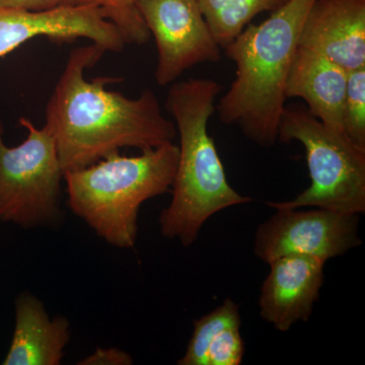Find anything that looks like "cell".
I'll list each match as a JSON object with an SVG mask.
<instances>
[{
    "label": "cell",
    "instance_id": "5bb4252c",
    "mask_svg": "<svg viewBox=\"0 0 365 365\" xmlns=\"http://www.w3.org/2000/svg\"><path fill=\"white\" fill-rule=\"evenodd\" d=\"M217 44L225 48L259 14L275 11L287 0H196Z\"/></svg>",
    "mask_w": 365,
    "mask_h": 365
},
{
    "label": "cell",
    "instance_id": "4fadbf2b",
    "mask_svg": "<svg viewBox=\"0 0 365 365\" xmlns=\"http://www.w3.org/2000/svg\"><path fill=\"white\" fill-rule=\"evenodd\" d=\"M16 324L4 365H59L71 340V324L50 318L37 297L23 292L14 302Z\"/></svg>",
    "mask_w": 365,
    "mask_h": 365
},
{
    "label": "cell",
    "instance_id": "8992f818",
    "mask_svg": "<svg viewBox=\"0 0 365 365\" xmlns=\"http://www.w3.org/2000/svg\"><path fill=\"white\" fill-rule=\"evenodd\" d=\"M28 137L16 148L4 143L0 119V222L21 228L52 227L63 217L60 205L63 169L47 127L21 118Z\"/></svg>",
    "mask_w": 365,
    "mask_h": 365
},
{
    "label": "cell",
    "instance_id": "52a82bcc",
    "mask_svg": "<svg viewBox=\"0 0 365 365\" xmlns=\"http://www.w3.org/2000/svg\"><path fill=\"white\" fill-rule=\"evenodd\" d=\"M359 215L329 209H276L259 225L254 253L269 263L289 254L309 255L326 262L343 256L361 245Z\"/></svg>",
    "mask_w": 365,
    "mask_h": 365
},
{
    "label": "cell",
    "instance_id": "30bf717a",
    "mask_svg": "<svg viewBox=\"0 0 365 365\" xmlns=\"http://www.w3.org/2000/svg\"><path fill=\"white\" fill-rule=\"evenodd\" d=\"M270 270L261 287L259 307L264 321L280 332L311 318L324 284L326 261L289 254L269 262Z\"/></svg>",
    "mask_w": 365,
    "mask_h": 365
},
{
    "label": "cell",
    "instance_id": "ffe728a7",
    "mask_svg": "<svg viewBox=\"0 0 365 365\" xmlns=\"http://www.w3.org/2000/svg\"><path fill=\"white\" fill-rule=\"evenodd\" d=\"M132 364H133V359L131 355L117 348H109V349L98 348L93 354L88 355L86 359L78 362V364L83 365H130Z\"/></svg>",
    "mask_w": 365,
    "mask_h": 365
},
{
    "label": "cell",
    "instance_id": "ac0fdd59",
    "mask_svg": "<svg viewBox=\"0 0 365 365\" xmlns=\"http://www.w3.org/2000/svg\"><path fill=\"white\" fill-rule=\"evenodd\" d=\"M245 355L241 324L228 326L209 345L204 365H240Z\"/></svg>",
    "mask_w": 365,
    "mask_h": 365
},
{
    "label": "cell",
    "instance_id": "7a4b0ae2",
    "mask_svg": "<svg viewBox=\"0 0 365 365\" xmlns=\"http://www.w3.org/2000/svg\"><path fill=\"white\" fill-rule=\"evenodd\" d=\"M222 86L209 78H188L170 86L165 109L180 135L179 160L170 205L160 213L163 237L190 247L201 228L220 211L251 202L227 181L208 122Z\"/></svg>",
    "mask_w": 365,
    "mask_h": 365
},
{
    "label": "cell",
    "instance_id": "e0dca14e",
    "mask_svg": "<svg viewBox=\"0 0 365 365\" xmlns=\"http://www.w3.org/2000/svg\"><path fill=\"white\" fill-rule=\"evenodd\" d=\"M343 127L353 143L365 148V66L348 72Z\"/></svg>",
    "mask_w": 365,
    "mask_h": 365
},
{
    "label": "cell",
    "instance_id": "5b68a950",
    "mask_svg": "<svg viewBox=\"0 0 365 365\" xmlns=\"http://www.w3.org/2000/svg\"><path fill=\"white\" fill-rule=\"evenodd\" d=\"M278 140L302 144L311 185L292 200L266 202L269 207L365 212V148L353 143L343 132L322 123L300 104L285 105Z\"/></svg>",
    "mask_w": 365,
    "mask_h": 365
},
{
    "label": "cell",
    "instance_id": "ba28073f",
    "mask_svg": "<svg viewBox=\"0 0 365 365\" xmlns=\"http://www.w3.org/2000/svg\"><path fill=\"white\" fill-rule=\"evenodd\" d=\"M136 6L155 37V81L165 86L199 63L220 61L222 49L209 30L196 0H136Z\"/></svg>",
    "mask_w": 365,
    "mask_h": 365
},
{
    "label": "cell",
    "instance_id": "277c9868",
    "mask_svg": "<svg viewBox=\"0 0 365 365\" xmlns=\"http://www.w3.org/2000/svg\"><path fill=\"white\" fill-rule=\"evenodd\" d=\"M179 160L173 143L143 150L137 157L119 151L64 173L72 212L112 246L131 249L138 232V212L145 201L172 188Z\"/></svg>",
    "mask_w": 365,
    "mask_h": 365
},
{
    "label": "cell",
    "instance_id": "6da1fadb",
    "mask_svg": "<svg viewBox=\"0 0 365 365\" xmlns=\"http://www.w3.org/2000/svg\"><path fill=\"white\" fill-rule=\"evenodd\" d=\"M105 52L95 43L72 50L46 107L45 126L54 137L64 173L88 167L120 148L143 151L176 138V124L163 116L153 91L129 98L105 88L121 78L86 81V69Z\"/></svg>",
    "mask_w": 365,
    "mask_h": 365
},
{
    "label": "cell",
    "instance_id": "2e32d148",
    "mask_svg": "<svg viewBox=\"0 0 365 365\" xmlns=\"http://www.w3.org/2000/svg\"><path fill=\"white\" fill-rule=\"evenodd\" d=\"M83 4L97 6L106 20L121 33L126 44L144 45L151 35L136 6V0H85Z\"/></svg>",
    "mask_w": 365,
    "mask_h": 365
},
{
    "label": "cell",
    "instance_id": "7c38bea8",
    "mask_svg": "<svg viewBox=\"0 0 365 365\" xmlns=\"http://www.w3.org/2000/svg\"><path fill=\"white\" fill-rule=\"evenodd\" d=\"M348 72L323 55L297 48L288 71L287 98L304 100L309 112L322 123L344 132V109Z\"/></svg>",
    "mask_w": 365,
    "mask_h": 365
},
{
    "label": "cell",
    "instance_id": "9c48e42d",
    "mask_svg": "<svg viewBox=\"0 0 365 365\" xmlns=\"http://www.w3.org/2000/svg\"><path fill=\"white\" fill-rule=\"evenodd\" d=\"M36 37L59 43L86 38L111 52L123 51L126 45L117 26L97 6L26 11L0 6V57Z\"/></svg>",
    "mask_w": 365,
    "mask_h": 365
},
{
    "label": "cell",
    "instance_id": "d6986e66",
    "mask_svg": "<svg viewBox=\"0 0 365 365\" xmlns=\"http://www.w3.org/2000/svg\"><path fill=\"white\" fill-rule=\"evenodd\" d=\"M85 0H0V6L26 11H48L58 7L81 6Z\"/></svg>",
    "mask_w": 365,
    "mask_h": 365
},
{
    "label": "cell",
    "instance_id": "9a60e30c",
    "mask_svg": "<svg viewBox=\"0 0 365 365\" xmlns=\"http://www.w3.org/2000/svg\"><path fill=\"white\" fill-rule=\"evenodd\" d=\"M242 324L241 314L234 300L227 299L210 313L194 322L186 353L178 360L179 365H204L206 352L218 333L228 326Z\"/></svg>",
    "mask_w": 365,
    "mask_h": 365
},
{
    "label": "cell",
    "instance_id": "3957f363",
    "mask_svg": "<svg viewBox=\"0 0 365 365\" xmlns=\"http://www.w3.org/2000/svg\"><path fill=\"white\" fill-rule=\"evenodd\" d=\"M314 1L287 0L260 25L247 26L225 48L237 69L215 111L223 124L239 127L262 148H272L278 140L288 71Z\"/></svg>",
    "mask_w": 365,
    "mask_h": 365
},
{
    "label": "cell",
    "instance_id": "8fae6325",
    "mask_svg": "<svg viewBox=\"0 0 365 365\" xmlns=\"http://www.w3.org/2000/svg\"><path fill=\"white\" fill-rule=\"evenodd\" d=\"M299 47L349 72L365 66V0H316L306 16Z\"/></svg>",
    "mask_w": 365,
    "mask_h": 365
}]
</instances>
